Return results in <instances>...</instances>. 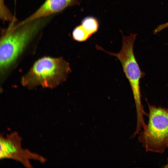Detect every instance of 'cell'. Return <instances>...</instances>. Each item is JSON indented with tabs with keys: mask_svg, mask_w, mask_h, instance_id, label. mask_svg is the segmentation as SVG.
<instances>
[{
	"mask_svg": "<svg viewBox=\"0 0 168 168\" xmlns=\"http://www.w3.org/2000/svg\"><path fill=\"white\" fill-rule=\"evenodd\" d=\"M120 31L123 37L120 50L117 53L105 52L116 57L122 65L130 84L134 99L137 114L136 128L140 129L146 126L144 116L148 115L141 100L140 80L144 76L145 73L141 70L134 53L133 45L137 34L131 33L128 36H124Z\"/></svg>",
	"mask_w": 168,
	"mask_h": 168,
	"instance_id": "2",
	"label": "cell"
},
{
	"mask_svg": "<svg viewBox=\"0 0 168 168\" xmlns=\"http://www.w3.org/2000/svg\"><path fill=\"white\" fill-rule=\"evenodd\" d=\"M78 0H45L34 12L22 21L15 24L16 27L39 18L50 16L62 12L70 6L79 5Z\"/></svg>",
	"mask_w": 168,
	"mask_h": 168,
	"instance_id": "6",
	"label": "cell"
},
{
	"mask_svg": "<svg viewBox=\"0 0 168 168\" xmlns=\"http://www.w3.org/2000/svg\"><path fill=\"white\" fill-rule=\"evenodd\" d=\"M21 137L16 132L0 136V159H12L21 163L25 167H33L30 161L34 160L43 164L47 159L39 154L22 147Z\"/></svg>",
	"mask_w": 168,
	"mask_h": 168,
	"instance_id": "5",
	"label": "cell"
},
{
	"mask_svg": "<svg viewBox=\"0 0 168 168\" xmlns=\"http://www.w3.org/2000/svg\"><path fill=\"white\" fill-rule=\"evenodd\" d=\"M99 22L95 17L88 16L82 21L81 24L76 27L73 30V39L77 41L83 42L89 39L98 30Z\"/></svg>",
	"mask_w": 168,
	"mask_h": 168,
	"instance_id": "7",
	"label": "cell"
},
{
	"mask_svg": "<svg viewBox=\"0 0 168 168\" xmlns=\"http://www.w3.org/2000/svg\"><path fill=\"white\" fill-rule=\"evenodd\" d=\"M163 26L164 28H166L168 27V22L163 24Z\"/></svg>",
	"mask_w": 168,
	"mask_h": 168,
	"instance_id": "8",
	"label": "cell"
},
{
	"mask_svg": "<svg viewBox=\"0 0 168 168\" xmlns=\"http://www.w3.org/2000/svg\"><path fill=\"white\" fill-rule=\"evenodd\" d=\"M71 71L69 64L62 57L45 56L35 62L22 77L21 83L30 89L38 86L53 88L65 81Z\"/></svg>",
	"mask_w": 168,
	"mask_h": 168,
	"instance_id": "3",
	"label": "cell"
},
{
	"mask_svg": "<svg viewBox=\"0 0 168 168\" xmlns=\"http://www.w3.org/2000/svg\"><path fill=\"white\" fill-rule=\"evenodd\" d=\"M50 19L41 18L16 27L10 26L3 30L0 42V72L3 79Z\"/></svg>",
	"mask_w": 168,
	"mask_h": 168,
	"instance_id": "1",
	"label": "cell"
},
{
	"mask_svg": "<svg viewBox=\"0 0 168 168\" xmlns=\"http://www.w3.org/2000/svg\"><path fill=\"white\" fill-rule=\"evenodd\" d=\"M147 103L148 120L138 134V141L146 152L161 154L168 148V108Z\"/></svg>",
	"mask_w": 168,
	"mask_h": 168,
	"instance_id": "4",
	"label": "cell"
}]
</instances>
